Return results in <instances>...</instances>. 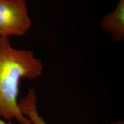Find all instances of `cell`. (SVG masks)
Instances as JSON below:
<instances>
[{"mask_svg":"<svg viewBox=\"0 0 124 124\" xmlns=\"http://www.w3.org/2000/svg\"><path fill=\"white\" fill-rule=\"evenodd\" d=\"M42 62L30 51L14 48L9 38L0 36V118L15 119L21 124H32L18 107L21 79H35L41 75Z\"/></svg>","mask_w":124,"mask_h":124,"instance_id":"cell-1","label":"cell"},{"mask_svg":"<svg viewBox=\"0 0 124 124\" xmlns=\"http://www.w3.org/2000/svg\"><path fill=\"white\" fill-rule=\"evenodd\" d=\"M31 24L24 0H0V36L24 35Z\"/></svg>","mask_w":124,"mask_h":124,"instance_id":"cell-2","label":"cell"},{"mask_svg":"<svg viewBox=\"0 0 124 124\" xmlns=\"http://www.w3.org/2000/svg\"><path fill=\"white\" fill-rule=\"evenodd\" d=\"M101 27L111 34L114 41H121L124 39V0H119L116 9L103 18Z\"/></svg>","mask_w":124,"mask_h":124,"instance_id":"cell-3","label":"cell"},{"mask_svg":"<svg viewBox=\"0 0 124 124\" xmlns=\"http://www.w3.org/2000/svg\"><path fill=\"white\" fill-rule=\"evenodd\" d=\"M37 95L33 89H30L25 97L18 101V107L23 115L32 124H47L40 115L37 108ZM111 124H124V121H118Z\"/></svg>","mask_w":124,"mask_h":124,"instance_id":"cell-4","label":"cell"},{"mask_svg":"<svg viewBox=\"0 0 124 124\" xmlns=\"http://www.w3.org/2000/svg\"><path fill=\"white\" fill-rule=\"evenodd\" d=\"M0 124H12L6 122L4 120H3L2 118H0Z\"/></svg>","mask_w":124,"mask_h":124,"instance_id":"cell-5","label":"cell"}]
</instances>
